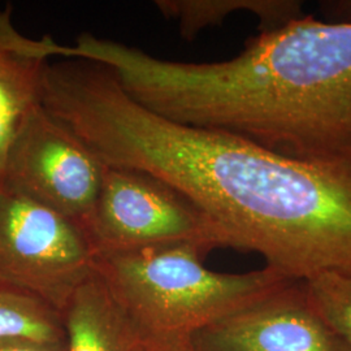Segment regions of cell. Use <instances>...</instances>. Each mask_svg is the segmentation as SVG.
<instances>
[{"label": "cell", "mask_w": 351, "mask_h": 351, "mask_svg": "<svg viewBox=\"0 0 351 351\" xmlns=\"http://www.w3.org/2000/svg\"><path fill=\"white\" fill-rule=\"evenodd\" d=\"M47 63L34 51L33 39L13 26L11 7L0 11V186L13 141L26 117L42 104Z\"/></svg>", "instance_id": "obj_8"}, {"label": "cell", "mask_w": 351, "mask_h": 351, "mask_svg": "<svg viewBox=\"0 0 351 351\" xmlns=\"http://www.w3.org/2000/svg\"><path fill=\"white\" fill-rule=\"evenodd\" d=\"M104 169L101 158L40 104L26 117L11 145L0 188L38 202L85 228Z\"/></svg>", "instance_id": "obj_6"}, {"label": "cell", "mask_w": 351, "mask_h": 351, "mask_svg": "<svg viewBox=\"0 0 351 351\" xmlns=\"http://www.w3.org/2000/svg\"><path fill=\"white\" fill-rule=\"evenodd\" d=\"M164 17L177 21L184 39L191 40L208 26L221 25L232 13L251 12L259 19V33L276 30L304 16L295 0H156Z\"/></svg>", "instance_id": "obj_10"}, {"label": "cell", "mask_w": 351, "mask_h": 351, "mask_svg": "<svg viewBox=\"0 0 351 351\" xmlns=\"http://www.w3.org/2000/svg\"><path fill=\"white\" fill-rule=\"evenodd\" d=\"M139 165L194 202L221 247L258 252L293 281L351 274V155L297 160L160 119L142 141Z\"/></svg>", "instance_id": "obj_2"}, {"label": "cell", "mask_w": 351, "mask_h": 351, "mask_svg": "<svg viewBox=\"0 0 351 351\" xmlns=\"http://www.w3.org/2000/svg\"><path fill=\"white\" fill-rule=\"evenodd\" d=\"M51 56L108 68L126 94L184 125L226 132L282 156L351 155V24L304 14L246 40L224 62L181 63L93 34Z\"/></svg>", "instance_id": "obj_1"}, {"label": "cell", "mask_w": 351, "mask_h": 351, "mask_svg": "<svg viewBox=\"0 0 351 351\" xmlns=\"http://www.w3.org/2000/svg\"><path fill=\"white\" fill-rule=\"evenodd\" d=\"M85 229L97 255L175 243L221 247L211 219L180 190L147 172L108 164Z\"/></svg>", "instance_id": "obj_4"}, {"label": "cell", "mask_w": 351, "mask_h": 351, "mask_svg": "<svg viewBox=\"0 0 351 351\" xmlns=\"http://www.w3.org/2000/svg\"><path fill=\"white\" fill-rule=\"evenodd\" d=\"M303 285L316 313L351 348V274L326 272Z\"/></svg>", "instance_id": "obj_12"}, {"label": "cell", "mask_w": 351, "mask_h": 351, "mask_svg": "<svg viewBox=\"0 0 351 351\" xmlns=\"http://www.w3.org/2000/svg\"><path fill=\"white\" fill-rule=\"evenodd\" d=\"M65 343L63 315L37 295L0 280V342Z\"/></svg>", "instance_id": "obj_11"}, {"label": "cell", "mask_w": 351, "mask_h": 351, "mask_svg": "<svg viewBox=\"0 0 351 351\" xmlns=\"http://www.w3.org/2000/svg\"><path fill=\"white\" fill-rule=\"evenodd\" d=\"M66 351H147L149 342L113 298L97 271L63 310Z\"/></svg>", "instance_id": "obj_9"}, {"label": "cell", "mask_w": 351, "mask_h": 351, "mask_svg": "<svg viewBox=\"0 0 351 351\" xmlns=\"http://www.w3.org/2000/svg\"><path fill=\"white\" fill-rule=\"evenodd\" d=\"M197 351H351L316 313L303 281L197 332Z\"/></svg>", "instance_id": "obj_7"}, {"label": "cell", "mask_w": 351, "mask_h": 351, "mask_svg": "<svg viewBox=\"0 0 351 351\" xmlns=\"http://www.w3.org/2000/svg\"><path fill=\"white\" fill-rule=\"evenodd\" d=\"M147 351H197L191 341L171 342V343H149Z\"/></svg>", "instance_id": "obj_15"}, {"label": "cell", "mask_w": 351, "mask_h": 351, "mask_svg": "<svg viewBox=\"0 0 351 351\" xmlns=\"http://www.w3.org/2000/svg\"><path fill=\"white\" fill-rule=\"evenodd\" d=\"M0 351H66L65 343H50L34 339H10L0 342Z\"/></svg>", "instance_id": "obj_13"}, {"label": "cell", "mask_w": 351, "mask_h": 351, "mask_svg": "<svg viewBox=\"0 0 351 351\" xmlns=\"http://www.w3.org/2000/svg\"><path fill=\"white\" fill-rule=\"evenodd\" d=\"M210 249L175 243L97 255L95 271L149 343L191 341L293 280L271 267L246 274L208 269Z\"/></svg>", "instance_id": "obj_3"}, {"label": "cell", "mask_w": 351, "mask_h": 351, "mask_svg": "<svg viewBox=\"0 0 351 351\" xmlns=\"http://www.w3.org/2000/svg\"><path fill=\"white\" fill-rule=\"evenodd\" d=\"M320 8L329 24H351V0L322 1Z\"/></svg>", "instance_id": "obj_14"}, {"label": "cell", "mask_w": 351, "mask_h": 351, "mask_svg": "<svg viewBox=\"0 0 351 351\" xmlns=\"http://www.w3.org/2000/svg\"><path fill=\"white\" fill-rule=\"evenodd\" d=\"M85 228L49 207L0 188V280L63 313L95 272Z\"/></svg>", "instance_id": "obj_5"}]
</instances>
